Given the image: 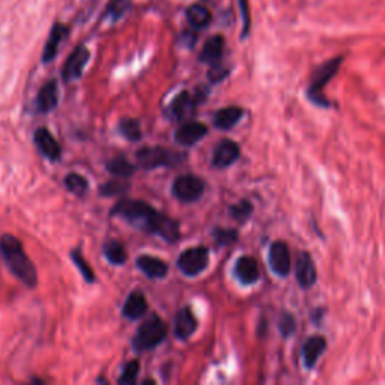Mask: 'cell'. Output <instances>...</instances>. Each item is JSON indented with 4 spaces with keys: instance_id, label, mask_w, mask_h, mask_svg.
Wrapping results in <instances>:
<instances>
[{
    "instance_id": "7c38bea8",
    "label": "cell",
    "mask_w": 385,
    "mask_h": 385,
    "mask_svg": "<svg viewBox=\"0 0 385 385\" xmlns=\"http://www.w3.org/2000/svg\"><path fill=\"white\" fill-rule=\"evenodd\" d=\"M200 94L199 90L195 95L190 94V92H181V94L176 97L172 104H171V113L175 119L184 121L192 116L197 103H200Z\"/></svg>"
},
{
    "instance_id": "5b68a950",
    "label": "cell",
    "mask_w": 385,
    "mask_h": 385,
    "mask_svg": "<svg viewBox=\"0 0 385 385\" xmlns=\"http://www.w3.org/2000/svg\"><path fill=\"white\" fill-rule=\"evenodd\" d=\"M137 163L140 167L149 171V169H156L160 166H173L179 163L182 160L181 153H175L172 151H167L163 148H143L136 153Z\"/></svg>"
},
{
    "instance_id": "4fadbf2b",
    "label": "cell",
    "mask_w": 385,
    "mask_h": 385,
    "mask_svg": "<svg viewBox=\"0 0 385 385\" xmlns=\"http://www.w3.org/2000/svg\"><path fill=\"white\" fill-rule=\"evenodd\" d=\"M35 143L38 146V149H40L49 160L56 161L60 158L62 149H60L58 140L51 136L47 128H38L35 131Z\"/></svg>"
},
{
    "instance_id": "9a60e30c",
    "label": "cell",
    "mask_w": 385,
    "mask_h": 385,
    "mask_svg": "<svg viewBox=\"0 0 385 385\" xmlns=\"http://www.w3.org/2000/svg\"><path fill=\"white\" fill-rule=\"evenodd\" d=\"M235 275L245 286L255 284L259 280V266L258 262L250 256H243L236 260Z\"/></svg>"
},
{
    "instance_id": "9c48e42d",
    "label": "cell",
    "mask_w": 385,
    "mask_h": 385,
    "mask_svg": "<svg viewBox=\"0 0 385 385\" xmlns=\"http://www.w3.org/2000/svg\"><path fill=\"white\" fill-rule=\"evenodd\" d=\"M295 277L299 286L303 289L312 288L318 279L316 266H314V262L310 258L309 253H299L297 262H295Z\"/></svg>"
},
{
    "instance_id": "4316f807",
    "label": "cell",
    "mask_w": 385,
    "mask_h": 385,
    "mask_svg": "<svg viewBox=\"0 0 385 385\" xmlns=\"http://www.w3.org/2000/svg\"><path fill=\"white\" fill-rule=\"evenodd\" d=\"M131 0H110V3L107 5L104 11V18L118 21L129 11Z\"/></svg>"
},
{
    "instance_id": "f546056e",
    "label": "cell",
    "mask_w": 385,
    "mask_h": 385,
    "mask_svg": "<svg viewBox=\"0 0 385 385\" xmlns=\"http://www.w3.org/2000/svg\"><path fill=\"white\" fill-rule=\"evenodd\" d=\"M251 212H253V206L250 202H247V200H243V202L236 203L230 208V215H232V217L240 223L249 220Z\"/></svg>"
},
{
    "instance_id": "f1b7e54d",
    "label": "cell",
    "mask_w": 385,
    "mask_h": 385,
    "mask_svg": "<svg viewBox=\"0 0 385 385\" xmlns=\"http://www.w3.org/2000/svg\"><path fill=\"white\" fill-rule=\"evenodd\" d=\"M65 186L69 191L74 192V195H77V196H83L89 188V184H88L86 178L79 173H69L65 178Z\"/></svg>"
},
{
    "instance_id": "3957f363",
    "label": "cell",
    "mask_w": 385,
    "mask_h": 385,
    "mask_svg": "<svg viewBox=\"0 0 385 385\" xmlns=\"http://www.w3.org/2000/svg\"><path fill=\"white\" fill-rule=\"evenodd\" d=\"M167 334L166 323L161 321L157 314H152L149 319H146L133 338L134 349L138 352L151 351L164 340Z\"/></svg>"
},
{
    "instance_id": "4dcf8cb0",
    "label": "cell",
    "mask_w": 385,
    "mask_h": 385,
    "mask_svg": "<svg viewBox=\"0 0 385 385\" xmlns=\"http://www.w3.org/2000/svg\"><path fill=\"white\" fill-rule=\"evenodd\" d=\"M138 371H140V364H138V361L133 360L131 363H128L124 369V372H122L121 378H119V384H124V385H131L137 381V375Z\"/></svg>"
},
{
    "instance_id": "603a6c76",
    "label": "cell",
    "mask_w": 385,
    "mask_h": 385,
    "mask_svg": "<svg viewBox=\"0 0 385 385\" xmlns=\"http://www.w3.org/2000/svg\"><path fill=\"white\" fill-rule=\"evenodd\" d=\"M243 109L241 107H225V109L219 110L214 116V125L220 129H230L235 127L240 119L243 118Z\"/></svg>"
},
{
    "instance_id": "d590c367",
    "label": "cell",
    "mask_w": 385,
    "mask_h": 385,
    "mask_svg": "<svg viewBox=\"0 0 385 385\" xmlns=\"http://www.w3.org/2000/svg\"><path fill=\"white\" fill-rule=\"evenodd\" d=\"M280 331H282V334L283 336H290L292 333L295 331V319L292 314L289 313H284L283 316L280 318Z\"/></svg>"
},
{
    "instance_id": "cb8c5ba5",
    "label": "cell",
    "mask_w": 385,
    "mask_h": 385,
    "mask_svg": "<svg viewBox=\"0 0 385 385\" xmlns=\"http://www.w3.org/2000/svg\"><path fill=\"white\" fill-rule=\"evenodd\" d=\"M186 15H187L188 25L196 30H202V29L210 26L211 18H212L210 10H208L206 6L197 5V3L191 5L187 10Z\"/></svg>"
},
{
    "instance_id": "d6986e66",
    "label": "cell",
    "mask_w": 385,
    "mask_h": 385,
    "mask_svg": "<svg viewBox=\"0 0 385 385\" xmlns=\"http://www.w3.org/2000/svg\"><path fill=\"white\" fill-rule=\"evenodd\" d=\"M59 99V90L58 83L55 80L49 82L45 86L41 88L40 94L36 97V109L41 113H49L58 105Z\"/></svg>"
},
{
    "instance_id": "44dd1931",
    "label": "cell",
    "mask_w": 385,
    "mask_h": 385,
    "mask_svg": "<svg viewBox=\"0 0 385 385\" xmlns=\"http://www.w3.org/2000/svg\"><path fill=\"white\" fill-rule=\"evenodd\" d=\"M146 310H148V303H146L145 295L140 290H134L128 295L127 301L124 304V309H122V313H124L125 318L134 321L142 318Z\"/></svg>"
},
{
    "instance_id": "836d02e7",
    "label": "cell",
    "mask_w": 385,
    "mask_h": 385,
    "mask_svg": "<svg viewBox=\"0 0 385 385\" xmlns=\"http://www.w3.org/2000/svg\"><path fill=\"white\" fill-rule=\"evenodd\" d=\"M128 188V184L122 181H110L107 182L104 187H101V195L104 196H113L119 195V192H124Z\"/></svg>"
},
{
    "instance_id": "ba28073f",
    "label": "cell",
    "mask_w": 385,
    "mask_h": 385,
    "mask_svg": "<svg viewBox=\"0 0 385 385\" xmlns=\"http://www.w3.org/2000/svg\"><path fill=\"white\" fill-rule=\"evenodd\" d=\"M89 50L84 47V45H80V47H77L69 58L66 59V62L64 65V80L65 82H73L80 79L82 74H83V69L84 66L88 65V60H89Z\"/></svg>"
},
{
    "instance_id": "8d00e7d4",
    "label": "cell",
    "mask_w": 385,
    "mask_h": 385,
    "mask_svg": "<svg viewBox=\"0 0 385 385\" xmlns=\"http://www.w3.org/2000/svg\"><path fill=\"white\" fill-rule=\"evenodd\" d=\"M227 75V69L226 68H223L221 65L219 64H214V66L210 69V74H208V77H210V80L212 83H217V82H221L225 77Z\"/></svg>"
},
{
    "instance_id": "6da1fadb",
    "label": "cell",
    "mask_w": 385,
    "mask_h": 385,
    "mask_svg": "<svg viewBox=\"0 0 385 385\" xmlns=\"http://www.w3.org/2000/svg\"><path fill=\"white\" fill-rule=\"evenodd\" d=\"M113 214L124 219L129 225L161 236L167 243H176L179 240L178 221L160 214L142 200H122L114 206Z\"/></svg>"
},
{
    "instance_id": "2e32d148",
    "label": "cell",
    "mask_w": 385,
    "mask_h": 385,
    "mask_svg": "<svg viewBox=\"0 0 385 385\" xmlns=\"http://www.w3.org/2000/svg\"><path fill=\"white\" fill-rule=\"evenodd\" d=\"M196 328H197V321L188 307H184V309L176 313L173 331H175V336L178 337L179 340H187V338L195 333Z\"/></svg>"
},
{
    "instance_id": "484cf974",
    "label": "cell",
    "mask_w": 385,
    "mask_h": 385,
    "mask_svg": "<svg viewBox=\"0 0 385 385\" xmlns=\"http://www.w3.org/2000/svg\"><path fill=\"white\" fill-rule=\"evenodd\" d=\"M107 171L116 176V178H128V176L136 172V167L131 164L128 160L116 157V158H112L109 163H107Z\"/></svg>"
},
{
    "instance_id": "277c9868",
    "label": "cell",
    "mask_w": 385,
    "mask_h": 385,
    "mask_svg": "<svg viewBox=\"0 0 385 385\" xmlns=\"http://www.w3.org/2000/svg\"><path fill=\"white\" fill-rule=\"evenodd\" d=\"M343 58H334L328 60V62L322 64L316 71L313 73L312 80L307 89V95L312 99L314 104L319 105H328L325 97H323V88L327 86L330 80L338 73V68L342 65Z\"/></svg>"
},
{
    "instance_id": "7402d4cb",
    "label": "cell",
    "mask_w": 385,
    "mask_h": 385,
    "mask_svg": "<svg viewBox=\"0 0 385 385\" xmlns=\"http://www.w3.org/2000/svg\"><path fill=\"white\" fill-rule=\"evenodd\" d=\"M223 51H225V40L220 35H215L205 42L202 53H200V62L211 65L219 64V60L223 56Z\"/></svg>"
},
{
    "instance_id": "7a4b0ae2",
    "label": "cell",
    "mask_w": 385,
    "mask_h": 385,
    "mask_svg": "<svg viewBox=\"0 0 385 385\" xmlns=\"http://www.w3.org/2000/svg\"><path fill=\"white\" fill-rule=\"evenodd\" d=\"M0 253L10 266L11 273L29 288L36 284V269L26 255L23 244L17 238L6 234L0 238Z\"/></svg>"
},
{
    "instance_id": "e575fe53",
    "label": "cell",
    "mask_w": 385,
    "mask_h": 385,
    "mask_svg": "<svg viewBox=\"0 0 385 385\" xmlns=\"http://www.w3.org/2000/svg\"><path fill=\"white\" fill-rule=\"evenodd\" d=\"M215 240H217L219 244H232L236 241V232H234V230H229V229H219V230H215Z\"/></svg>"
},
{
    "instance_id": "ac0fdd59",
    "label": "cell",
    "mask_w": 385,
    "mask_h": 385,
    "mask_svg": "<svg viewBox=\"0 0 385 385\" xmlns=\"http://www.w3.org/2000/svg\"><path fill=\"white\" fill-rule=\"evenodd\" d=\"M68 35V29L64 25H55L51 29V32L47 38V42H45V47L42 51V60L45 64L51 62L53 59L56 58L60 44L65 40V36Z\"/></svg>"
},
{
    "instance_id": "d6a6232c",
    "label": "cell",
    "mask_w": 385,
    "mask_h": 385,
    "mask_svg": "<svg viewBox=\"0 0 385 385\" xmlns=\"http://www.w3.org/2000/svg\"><path fill=\"white\" fill-rule=\"evenodd\" d=\"M240 5V12L243 18V38H245L250 32V8H249V0H238Z\"/></svg>"
},
{
    "instance_id": "8fae6325",
    "label": "cell",
    "mask_w": 385,
    "mask_h": 385,
    "mask_svg": "<svg viewBox=\"0 0 385 385\" xmlns=\"http://www.w3.org/2000/svg\"><path fill=\"white\" fill-rule=\"evenodd\" d=\"M240 146H238L234 140H221L217 146H215L214 153H212V166L217 169H226L232 166L235 161L240 158Z\"/></svg>"
},
{
    "instance_id": "8992f818",
    "label": "cell",
    "mask_w": 385,
    "mask_h": 385,
    "mask_svg": "<svg viewBox=\"0 0 385 385\" xmlns=\"http://www.w3.org/2000/svg\"><path fill=\"white\" fill-rule=\"evenodd\" d=\"M173 196L184 203L196 202L202 197L205 191V182L195 175H182L173 182Z\"/></svg>"
},
{
    "instance_id": "83f0119b",
    "label": "cell",
    "mask_w": 385,
    "mask_h": 385,
    "mask_svg": "<svg viewBox=\"0 0 385 385\" xmlns=\"http://www.w3.org/2000/svg\"><path fill=\"white\" fill-rule=\"evenodd\" d=\"M119 131L122 136L127 137L131 142H137L142 138V128L140 122L136 119H124L119 124Z\"/></svg>"
},
{
    "instance_id": "1f68e13d",
    "label": "cell",
    "mask_w": 385,
    "mask_h": 385,
    "mask_svg": "<svg viewBox=\"0 0 385 385\" xmlns=\"http://www.w3.org/2000/svg\"><path fill=\"white\" fill-rule=\"evenodd\" d=\"M73 260H74V264L77 265V268H79V271L82 273V275L84 277V280L90 282V283L95 280L94 271H92L90 265H88V262L83 259V256L80 255V251H73Z\"/></svg>"
},
{
    "instance_id": "74e56055",
    "label": "cell",
    "mask_w": 385,
    "mask_h": 385,
    "mask_svg": "<svg viewBox=\"0 0 385 385\" xmlns=\"http://www.w3.org/2000/svg\"><path fill=\"white\" fill-rule=\"evenodd\" d=\"M205 2H214V0H205Z\"/></svg>"
},
{
    "instance_id": "ffe728a7",
    "label": "cell",
    "mask_w": 385,
    "mask_h": 385,
    "mask_svg": "<svg viewBox=\"0 0 385 385\" xmlns=\"http://www.w3.org/2000/svg\"><path fill=\"white\" fill-rule=\"evenodd\" d=\"M137 266L149 279H163L169 271L166 262L153 256H140L137 259Z\"/></svg>"
},
{
    "instance_id": "5bb4252c",
    "label": "cell",
    "mask_w": 385,
    "mask_h": 385,
    "mask_svg": "<svg viewBox=\"0 0 385 385\" xmlns=\"http://www.w3.org/2000/svg\"><path fill=\"white\" fill-rule=\"evenodd\" d=\"M327 342L322 336H313L307 338L303 345V363L307 369H313L316 366L318 360L322 357V353L325 352Z\"/></svg>"
},
{
    "instance_id": "30bf717a",
    "label": "cell",
    "mask_w": 385,
    "mask_h": 385,
    "mask_svg": "<svg viewBox=\"0 0 385 385\" xmlns=\"http://www.w3.org/2000/svg\"><path fill=\"white\" fill-rule=\"evenodd\" d=\"M268 260H269V266H271L274 274L280 275V277H286L289 274L290 255H289L288 245L284 243L277 241L271 245V249H269Z\"/></svg>"
},
{
    "instance_id": "d4e9b609",
    "label": "cell",
    "mask_w": 385,
    "mask_h": 385,
    "mask_svg": "<svg viewBox=\"0 0 385 385\" xmlns=\"http://www.w3.org/2000/svg\"><path fill=\"white\" fill-rule=\"evenodd\" d=\"M104 256L113 265H124L127 262V251L124 245L118 241H109L104 244Z\"/></svg>"
},
{
    "instance_id": "e0dca14e",
    "label": "cell",
    "mask_w": 385,
    "mask_h": 385,
    "mask_svg": "<svg viewBox=\"0 0 385 385\" xmlns=\"http://www.w3.org/2000/svg\"><path fill=\"white\" fill-rule=\"evenodd\" d=\"M208 128L199 122H188V124L182 125L175 134V140L184 146H192L195 143L200 142L206 136Z\"/></svg>"
},
{
    "instance_id": "52a82bcc",
    "label": "cell",
    "mask_w": 385,
    "mask_h": 385,
    "mask_svg": "<svg viewBox=\"0 0 385 385\" xmlns=\"http://www.w3.org/2000/svg\"><path fill=\"white\" fill-rule=\"evenodd\" d=\"M210 264V251L206 247H192L181 253L178 259V268L188 277L203 273Z\"/></svg>"
}]
</instances>
